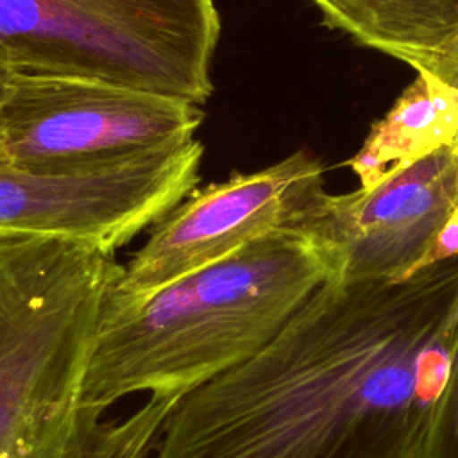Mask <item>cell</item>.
I'll list each match as a JSON object with an SVG mask.
<instances>
[{
  "label": "cell",
  "instance_id": "obj_1",
  "mask_svg": "<svg viewBox=\"0 0 458 458\" xmlns=\"http://www.w3.org/2000/svg\"><path fill=\"white\" fill-rule=\"evenodd\" d=\"M456 333L458 256L401 281H326L177 403L156 458H411Z\"/></svg>",
  "mask_w": 458,
  "mask_h": 458
},
{
  "label": "cell",
  "instance_id": "obj_2",
  "mask_svg": "<svg viewBox=\"0 0 458 458\" xmlns=\"http://www.w3.org/2000/svg\"><path fill=\"white\" fill-rule=\"evenodd\" d=\"M114 252L0 236V458H148L179 401L148 397L123 419L84 403V377Z\"/></svg>",
  "mask_w": 458,
  "mask_h": 458
},
{
  "label": "cell",
  "instance_id": "obj_3",
  "mask_svg": "<svg viewBox=\"0 0 458 458\" xmlns=\"http://www.w3.org/2000/svg\"><path fill=\"white\" fill-rule=\"evenodd\" d=\"M327 279V261L310 234L277 233L136 304L106 302L84 403L106 413L138 392L181 401L259 352Z\"/></svg>",
  "mask_w": 458,
  "mask_h": 458
},
{
  "label": "cell",
  "instance_id": "obj_4",
  "mask_svg": "<svg viewBox=\"0 0 458 458\" xmlns=\"http://www.w3.org/2000/svg\"><path fill=\"white\" fill-rule=\"evenodd\" d=\"M222 32L215 0H0L9 70L79 73L170 93H213Z\"/></svg>",
  "mask_w": 458,
  "mask_h": 458
},
{
  "label": "cell",
  "instance_id": "obj_5",
  "mask_svg": "<svg viewBox=\"0 0 458 458\" xmlns=\"http://www.w3.org/2000/svg\"><path fill=\"white\" fill-rule=\"evenodd\" d=\"M202 106L79 73L7 70L0 88V166L66 168L195 138Z\"/></svg>",
  "mask_w": 458,
  "mask_h": 458
},
{
  "label": "cell",
  "instance_id": "obj_6",
  "mask_svg": "<svg viewBox=\"0 0 458 458\" xmlns=\"http://www.w3.org/2000/svg\"><path fill=\"white\" fill-rule=\"evenodd\" d=\"M202 156L191 138L66 168L0 166V236L114 252L199 186Z\"/></svg>",
  "mask_w": 458,
  "mask_h": 458
},
{
  "label": "cell",
  "instance_id": "obj_7",
  "mask_svg": "<svg viewBox=\"0 0 458 458\" xmlns=\"http://www.w3.org/2000/svg\"><path fill=\"white\" fill-rule=\"evenodd\" d=\"M326 195L324 168L306 150L197 186L148 227L147 242L123 265L106 302L136 304L259 238L308 234Z\"/></svg>",
  "mask_w": 458,
  "mask_h": 458
},
{
  "label": "cell",
  "instance_id": "obj_8",
  "mask_svg": "<svg viewBox=\"0 0 458 458\" xmlns=\"http://www.w3.org/2000/svg\"><path fill=\"white\" fill-rule=\"evenodd\" d=\"M458 209V150L438 148L370 188L327 193L308 234L335 283L401 281L428 267Z\"/></svg>",
  "mask_w": 458,
  "mask_h": 458
},
{
  "label": "cell",
  "instance_id": "obj_9",
  "mask_svg": "<svg viewBox=\"0 0 458 458\" xmlns=\"http://www.w3.org/2000/svg\"><path fill=\"white\" fill-rule=\"evenodd\" d=\"M361 45L435 75L458 54V0H313Z\"/></svg>",
  "mask_w": 458,
  "mask_h": 458
},
{
  "label": "cell",
  "instance_id": "obj_10",
  "mask_svg": "<svg viewBox=\"0 0 458 458\" xmlns=\"http://www.w3.org/2000/svg\"><path fill=\"white\" fill-rule=\"evenodd\" d=\"M458 143V88L417 72V79L377 120L349 166L360 188H370L386 175L449 145Z\"/></svg>",
  "mask_w": 458,
  "mask_h": 458
},
{
  "label": "cell",
  "instance_id": "obj_11",
  "mask_svg": "<svg viewBox=\"0 0 458 458\" xmlns=\"http://www.w3.org/2000/svg\"><path fill=\"white\" fill-rule=\"evenodd\" d=\"M411 458H458V333L445 379Z\"/></svg>",
  "mask_w": 458,
  "mask_h": 458
},
{
  "label": "cell",
  "instance_id": "obj_12",
  "mask_svg": "<svg viewBox=\"0 0 458 458\" xmlns=\"http://www.w3.org/2000/svg\"><path fill=\"white\" fill-rule=\"evenodd\" d=\"M7 66L0 61V88H2V82H4V79H5V75H7Z\"/></svg>",
  "mask_w": 458,
  "mask_h": 458
},
{
  "label": "cell",
  "instance_id": "obj_13",
  "mask_svg": "<svg viewBox=\"0 0 458 458\" xmlns=\"http://www.w3.org/2000/svg\"><path fill=\"white\" fill-rule=\"evenodd\" d=\"M454 147H456V150H458V143H456V145H454Z\"/></svg>",
  "mask_w": 458,
  "mask_h": 458
}]
</instances>
